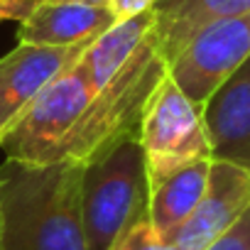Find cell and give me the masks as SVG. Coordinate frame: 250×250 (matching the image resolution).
Instances as JSON below:
<instances>
[{
    "mask_svg": "<svg viewBox=\"0 0 250 250\" xmlns=\"http://www.w3.org/2000/svg\"><path fill=\"white\" fill-rule=\"evenodd\" d=\"M201 118L211 160L250 174V57L208 96Z\"/></svg>",
    "mask_w": 250,
    "mask_h": 250,
    "instance_id": "cell-9",
    "label": "cell"
},
{
    "mask_svg": "<svg viewBox=\"0 0 250 250\" xmlns=\"http://www.w3.org/2000/svg\"><path fill=\"white\" fill-rule=\"evenodd\" d=\"M250 57V10L201 27L167 64V74L199 105Z\"/></svg>",
    "mask_w": 250,
    "mask_h": 250,
    "instance_id": "cell-6",
    "label": "cell"
},
{
    "mask_svg": "<svg viewBox=\"0 0 250 250\" xmlns=\"http://www.w3.org/2000/svg\"><path fill=\"white\" fill-rule=\"evenodd\" d=\"M147 208L150 179L138 135L118 140L83 165L81 211L88 250H110L133 223L150 216Z\"/></svg>",
    "mask_w": 250,
    "mask_h": 250,
    "instance_id": "cell-3",
    "label": "cell"
},
{
    "mask_svg": "<svg viewBox=\"0 0 250 250\" xmlns=\"http://www.w3.org/2000/svg\"><path fill=\"white\" fill-rule=\"evenodd\" d=\"M83 165H0V250H88L81 211Z\"/></svg>",
    "mask_w": 250,
    "mask_h": 250,
    "instance_id": "cell-1",
    "label": "cell"
},
{
    "mask_svg": "<svg viewBox=\"0 0 250 250\" xmlns=\"http://www.w3.org/2000/svg\"><path fill=\"white\" fill-rule=\"evenodd\" d=\"M208 169L211 160H196L187 167L174 169L160 184L150 187V223L165 240H169V235L199 206L208 184Z\"/></svg>",
    "mask_w": 250,
    "mask_h": 250,
    "instance_id": "cell-13",
    "label": "cell"
},
{
    "mask_svg": "<svg viewBox=\"0 0 250 250\" xmlns=\"http://www.w3.org/2000/svg\"><path fill=\"white\" fill-rule=\"evenodd\" d=\"M155 3L157 0H110L108 10L113 13L115 20H128V18H135V15L152 10Z\"/></svg>",
    "mask_w": 250,
    "mask_h": 250,
    "instance_id": "cell-16",
    "label": "cell"
},
{
    "mask_svg": "<svg viewBox=\"0 0 250 250\" xmlns=\"http://www.w3.org/2000/svg\"><path fill=\"white\" fill-rule=\"evenodd\" d=\"M155 27V10L143 15L115 20L103 35H98L81 54L79 64L83 66L91 86L96 91L105 88L138 54L143 42L152 35Z\"/></svg>",
    "mask_w": 250,
    "mask_h": 250,
    "instance_id": "cell-12",
    "label": "cell"
},
{
    "mask_svg": "<svg viewBox=\"0 0 250 250\" xmlns=\"http://www.w3.org/2000/svg\"><path fill=\"white\" fill-rule=\"evenodd\" d=\"M204 250H250V206L226 233H221Z\"/></svg>",
    "mask_w": 250,
    "mask_h": 250,
    "instance_id": "cell-15",
    "label": "cell"
},
{
    "mask_svg": "<svg viewBox=\"0 0 250 250\" xmlns=\"http://www.w3.org/2000/svg\"><path fill=\"white\" fill-rule=\"evenodd\" d=\"M250 206V174L235 165L211 160L206 191L194 213L169 235L182 250H204L226 233Z\"/></svg>",
    "mask_w": 250,
    "mask_h": 250,
    "instance_id": "cell-8",
    "label": "cell"
},
{
    "mask_svg": "<svg viewBox=\"0 0 250 250\" xmlns=\"http://www.w3.org/2000/svg\"><path fill=\"white\" fill-rule=\"evenodd\" d=\"M138 140L145 152L150 187L196 160H211L201 108L165 74L145 103Z\"/></svg>",
    "mask_w": 250,
    "mask_h": 250,
    "instance_id": "cell-4",
    "label": "cell"
},
{
    "mask_svg": "<svg viewBox=\"0 0 250 250\" xmlns=\"http://www.w3.org/2000/svg\"><path fill=\"white\" fill-rule=\"evenodd\" d=\"M155 42L169 64L189 40L213 20L250 10V0H157L155 3Z\"/></svg>",
    "mask_w": 250,
    "mask_h": 250,
    "instance_id": "cell-11",
    "label": "cell"
},
{
    "mask_svg": "<svg viewBox=\"0 0 250 250\" xmlns=\"http://www.w3.org/2000/svg\"><path fill=\"white\" fill-rule=\"evenodd\" d=\"M167 74V62L150 35L138 54L105 88L96 91L52 162L88 165L118 140L138 135L140 118L155 86Z\"/></svg>",
    "mask_w": 250,
    "mask_h": 250,
    "instance_id": "cell-2",
    "label": "cell"
},
{
    "mask_svg": "<svg viewBox=\"0 0 250 250\" xmlns=\"http://www.w3.org/2000/svg\"><path fill=\"white\" fill-rule=\"evenodd\" d=\"M110 250H182V248L169 243V240H165L155 230V226L150 223V216H147V218L133 223L110 245Z\"/></svg>",
    "mask_w": 250,
    "mask_h": 250,
    "instance_id": "cell-14",
    "label": "cell"
},
{
    "mask_svg": "<svg viewBox=\"0 0 250 250\" xmlns=\"http://www.w3.org/2000/svg\"><path fill=\"white\" fill-rule=\"evenodd\" d=\"M37 0H0V22H22L35 10Z\"/></svg>",
    "mask_w": 250,
    "mask_h": 250,
    "instance_id": "cell-17",
    "label": "cell"
},
{
    "mask_svg": "<svg viewBox=\"0 0 250 250\" xmlns=\"http://www.w3.org/2000/svg\"><path fill=\"white\" fill-rule=\"evenodd\" d=\"M115 22L108 8L79 3H44L37 0L35 10L18 27V42L44 47L91 44Z\"/></svg>",
    "mask_w": 250,
    "mask_h": 250,
    "instance_id": "cell-10",
    "label": "cell"
},
{
    "mask_svg": "<svg viewBox=\"0 0 250 250\" xmlns=\"http://www.w3.org/2000/svg\"><path fill=\"white\" fill-rule=\"evenodd\" d=\"M44 3H79V5H93V8H108L110 0H44Z\"/></svg>",
    "mask_w": 250,
    "mask_h": 250,
    "instance_id": "cell-18",
    "label": "cell"
},
{
    "mask_svg": "<svg viewBox=\"0 0 250 250\" xmlns=\"http://www.w3.org/2000/svg\"><path fill=\"white\" fill-rule=\"evenodd\" d=\"M93 93L96 88L79 62L59 74L3 135L0 150L5 152V160L35 165L52 162L59 145L88 108Z\"/></svg>",
    "mask_w": 250,
    "mask_h": 250,
    "instance_id": "cell-5",
    "label": "cell"
},
{
    "mask_svg": "<svg viewBox=\"0 0 250 250\" xmlns=\"http://www.w3.org/2000/svg\"><path fill=\"white\" fill-rule=\"evenodd\" d=\"M88 44L44 47L18 42L0 59V140L22 110L69 66H74Z\"/></svg>",
    "mask_w": 250,
    "mask_h": 250,
    "instance_id": "cell-7",
    "label": "cell"
}]
</instances>
